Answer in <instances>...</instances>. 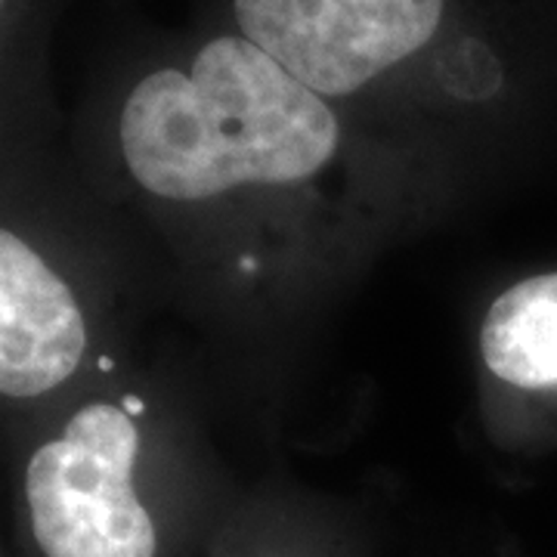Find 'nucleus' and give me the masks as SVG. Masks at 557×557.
<instances>
[{
    "instance_id": "1",
    "label": "nucleus",
    "mask_w": 557,
    "mask_h": 557,
    "mask_svg": "<svg viewBox=\"0 0 557 557\" xmlns=\"http://www.w3.org/2000/svg\"><path fill=\"white\" fill-rule=\"evenodd\" d=\"M338 139L329 102L236 35L208 40L189 72L146 75L121 109L131 177L168 201L310 180Z\"/></svg>"
},
{
    "instance_id": "4",
    "label": "nucleus",
    "mask_w": 557,
    "mask_h": 557,
    "mask_svg": "<svg viewBox=\"0 0 557 557\" xmlns=\"http://www.w3.org/2000/svg\"><path fill=\"white\" fill-rule=\"evenodd\" d=\"M87 322L75 292L16 233L0 226V394L35 399L78 372Z\"/></svg>"
},
{
    "instance_id": "2",
    "label": "nucleus",
    "mask_w": 557,
    "mask_h": 557,
    "mask_svg": "<svg viewBox=\"0 0 557 557\" xmlns=\"http://www.w3.org/2000/svg\"><path fill=\"white\" fill-rule=\"evenodd\" d=\"M137 421L90 403L25 468L32 536L44 557H159L161 530L134 486Z\"/></svg>"
},
{
    "instance_id": "6",
    "label": "nucleus",
    "mask_w": 557,
    "mask_h": 557,
    "mask_svg": "<svg viewBox=\"0 0 557 557\" xmlns=\"http://www.w3.org/2000/svg\"><path fill=\"white\" fill-rule=\"evenodd\" d=\"M226 557H251V555H226Z\"/></svg>"
},
{
    "instance_id": "3",
    "label": "nucleus",
    "mask_w": 557,
    "mask_h": 557,
    "mask_svg": "<svg viewBox=\"0 0 557 557\" xmlns=\"http://www.w3.org/2000/svg\"><path fill=\"white\" fill-rule=\"evenodd\" d=\"M446 0H236L242 38L307 84L347 97L437 35Z\"/></svg>"
},
{
    "instance_id": "7",
    "label": "nucleus",
    "mask_w": 557,
    "mask_h": 557,
    "mask_svg": "<svg viewBox=\"0 0 557 557\" xmlns=\"http://www.w3.org/2000/svg\"><path fill=\"white\" fill-rule=\"evenodd\" d=\"M3 3H7V0H0V10H3Z\"/></svg>"
},
{
    "instance_id": "5",
    "label": "nucleus",
    "mask_w": 557,
    "mask_h": 557,
    "mask_svg": "<svg viewBox=\"0 0 557 557\" xmlns=\"http://www.w3.org/2000/svg\"><path fill=\"white\" fill-rule=\"evenodd\" d=\"M478 350L496 384L557 412V270L515 278L490 300Z\"/></svg>"
}]
</instances>
